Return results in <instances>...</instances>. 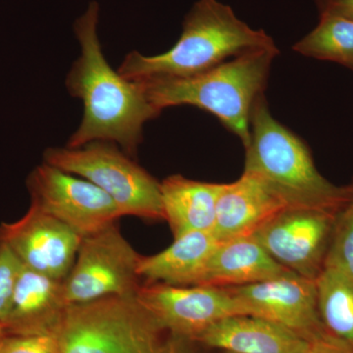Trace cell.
<instances>
[{
	"instance_id": "obj_1",
	"label": "cell",
	"mask_w": 353,
	"mask_h": 353,
	"mask_svg": "<svg viewBox=\"0 0 353 353\" xmlns=\"http://www.w3.org/2000/svg\"><path fill=\"white\" fill-rule=\"evenodd\" d=\"M97 22L99 6L92 2L75 24L82 54L70 70L66 87L70 94L82 99L83 117L67 148L109 141L132 157L143 141V125L161 111L148 99L141 83L128 81L111 68L102 52Z\"/></svg>"
},
{
	"instance_id": "obj_2",
	"label": "cell",
	"mask_w": 353,
	"mask_h": 353,
	"mask_svg": "<svg viewBox=\"0 0 353 353\" xmlns=\"http://www.w3.org/2000/svg\"><path fill=\"white\" fill-rule=\"evenodd\" d=\"M272 48H276L273 39L239 19L231 7L218 0H199L170 50L155 57L132 51L118 73L131 82L189 78L248 51Z\"/></svg>"
},
{
	"instance_id": "obj_3",
	"label": "cell",
	"mask_w": 353,
	"mask_h": 353,
	"mask_svg": "<svg viewBox=\"0 0 353 353\" xmlns=\"http://www.w3.org/2000/svg\"><path fill=\"white\" fill-rule=\"evenodd\" d=\"M277 46L250 50L199 75L137 82L159 111L192 105L213 114L241 139L250 143L253 105L263 95Z\"/></svg>"
},
{
	"instance_id": "obj_4",
	"label": "cell",
	"mask_w": 353,
	"mask_h": 353,
	"mask_svg": "<svg viewBox=\"0 0 353 353\" xmlns=\"http://www.w3.org/2000/svg\"><path fill=\"white\" fill-rule=\"evenodd\" d=\"M243 171L261 179L288 208L339 212L350 194V185L336 187L320 174L303 139L272 116L264 94L253 105Z\"/></svg>"
},
{
	"instance_id": "obj_5",
	"label": "cell",
	"mask_w": 353,
	"mask_h": 353,
	"mask_svg": "<svg viewBox=\"0 0 353 353\" xmlns=\"http://www.w3.org/2000/svg\"><path fill=\"white\" fill-rule=\"evenodd\" d=\"M57 336L62 353H196L194 341L165 328L136 296L69 305Z\"/></svg>"
},
{
	"instance_id": "obj_6",
	"label": "cell",
	"mask_w": 353,
	"mask_h": 353,
	"mask_svg": "<svg viewBox=\"0 0 353 353\" xmlns=\"http://www.w3.org/2000/svg\"><path fill=\"white\" fill-rule=\"evenodd\" d=\"M43 160L94 183L113 199L123 216L165 220L161 183L113 143L97 141L78 148H48Z\"/></svg>"
},
{
	"instance_id": "obj_7",
	"label": "cell",
	"mask_w": 353,
	"mask_h": 353,
	"mask_svg": "<svg viewBox=\"0 0 353 353\" xmlns=\"http://www.w3.org/2000/svg\"><path fill=\"white\" fill-rule=\"evenodd\" d=\"M139 255L122 236L117 223L81 241L75 263L64 280L69 305L108 296H136L141 287Z\"/></svg>"
},
{
	"instance_id": "obj_8",
	"label": "cell",
	"mask_w": 353,
	"mask_h": 353,
	"mask_svg": "<svg viewBox=\"0 0 353 353\" xmlns=\"http://www.w3.org/2000/svg\"><path fill=\"white\" fill-rule=\"evenodd\" d=\"M32 205L85 238L122 217L113 199L99 187L52 165H39L27 181Z\"/></svg>"
},
{
	"instance_id": "obj_9",
	"label": "cell",
	"mask_w": 353,
	"mask_h": 353,
	"mask_svg": "<svg viewBox=\"0 0 353 353\" xmlns=\"http://www.w3.org/2000/svg\"><path fill=\"white\" fill-rule=\"evenodd\" d=\"M338 212L285 208L252 234L287 270L316 280L324 268Z\"/></svg>"
},
{
	"instance_id": "obj_10",
	"label": "cell",
	"mask_w": 353,
	"mask_h": 353,
	"mask_svg": "<svg viewBox=\"0 0 353 353\" xmlns=\"http://www.w3.org/2000/svg\"><path fill=\"white\" fill-rule=\"evenodd\" d=\"M136 297L165 328L194 343L216 322L246 315L230 288L153 283L141 285Z\"/></svg>"
},
{
	"instance_id": "obj_11",
	"label": "cell",
	"mask_w": 353,
	"mask_h": 353,
	"mask_svg": "<svg viewBox=\"0 0 353 353\" xmlns=\"http://www.w3.org/2000/svg\"><path fill=\"white\" fill-rule=\"evenodd\" d=\"M230 289L246 315L282 325L310 343L326 334L318 310L316 280L290 271L257 284Z\"/></svg>"
},
{
	"instance_id": "obj_12",
	"label": "cell",
	"mask_w": 353,
	"mask_h": 353,
	"mask_svg": "<svg viewBox=\"0 0 353 353\" xmlns=\"http://www.w3.org/2000/svg\"><path fill=\"white\" fill-rule=\"evenodd\" d=\"M0 234L25 267L60 281L75 263L83 239L32 204L20 220L1 224Z\"/></svg>"
},
{
	"instance_id": "obj_13",
	"label": "cell",
	"mask_w": 353,
	"mask_h": 353,
	"mask_svg": "<svg viewBox=\"0 0 353 353\" xmlns=\"http://www.w3.org/2000/svg\"><path fill=\"white\" fill-rule=\"evenodd\" d=\"M68 306L64 281L24 266L1 324L7 334H57Z\"/></svg>"
},
{
	"instance_id": "obj_14",
	"label": "cell",
	"mask_w": 353,
	"mask_h": 353,
	"mask_svg": "<svg viewBox=\"0 0 353 353\" xmlns=\"http://www.w3.org/2000/svg\"><path fill=\"white\" fill-rule=\"evenodd\" d=\"M285 208V202L261 179L243 171L240 179L223 185L212 234L220 243L252 236Z\"/></svg>"
},
{
	"instance_id": "obj_15",
	"label": "cell",
	"mask_w": 353,
	"mask_h": 353,
	"mask_svg": "<svg viewBox=\"0 0 353 353\" xmlns=\"http://www.w3.org/2000/svg\"><path fill=\"white\" fill-rule=\"evenodd\" d=\"M196 343L231 353H308L311 343L263 318L232 316L211 325Z\"/></svg>"
},
{
	"instance_id": "obj_16",
	"label": "cell",
	"mask_w": 353,
	"mask_h": 353,
	"mask_svg": "<svg viewBox=\"0 0 353 353\" xmlns=\"http://www.w3.org/2000/svg\"><path fill=\"white\" fill-rule=\"evenodd\" d=\"M287 272L290 271L272 259L252 236H243L219 241L199 285L243 287L277 278Z\"/></svg>"
},
{
	"instance_id": "obj_17",
	"label": "cell",
	"mask_w": 353,
	"mask_h": 353,
	"mask_svg": "<svg viewBox=\"0 0 353 353\" xmlns=\"http://www.w3.org/2000/svg\"><path fill=\"white\" fill-rule=\"evenodd\" d=\"M219 241L212 232H192L174 239L163 252L141 256L139 277L145 284L190 287L199 285L208 259Z\"/></svg>"
},
{
	"instance_id": "obj_18",
	"label": "cell",
	"mask_w": 353,
	"mask_h": 353,
	"mask_svg": "<svg viewBox=\"0 0 353 353\" xmlns=\"http://www.w3.org/2000/svg\"><path fill=\"white\" fill-rule=\"evenodd\" d=\"M224 183L199 182L181 175L161 182L165 221L174 239L192 232H212Z\"/></svg>"
},
{
	"instance_id": "obj_19",
	"label": "cell",
	"mask_w": 353,
	"mask_h": 353,
	"mask_svg": "<svg viewBox=\"0 0 353 353\" xmlns=\"http://www.w3.org/2000/svg\"><path fill=\"white\" fill-rule=\"evenodd\" d=\"M316 287L325 332L353 347V276L324 267L316 278Z\"/></svg>"
},
{
	"instance_id": "obj_20",
	"label": "cell",
	"mask_w": 353,
	"mask_h": 353,
	"mask_svg": "<svg viewBox=\"0 0 353 353\" xmlns=\"http://www.w3.org/2000/svg\"><path fill=\"white\" fill-rule=\"evenodd\" d=\"M294 50L304 57L326 60L353 71V20L333 14H320L315 29Z\"/></svg>"
},
{
	"instance_id": "obj_21",
	"label": "cell",
	"mask_w": 353,
	"mask_h": 353,
	"mask_svg": "<svg viewBox=\"0 0 353 353\" xmlns=\"http://www.w3.org/2000/svg\"><path fill=\"white\" fill-rule=\"evenodd\" d=\"M324 267L353 276V183L347 201L336 214Z\"/></svg>"
},
{
	"instance_id": "obj_22",
	"label": "cell",
	"mask_w": 353,
	"mask_h": 353,
	"mask_svg": "<svg viewBox=\"0 0 353 353\" xmlns=\"http://www.w3.org/2000/svg\"><path fill=\"white\" fill-rule=\"evenodd\" d=\"M23 267L19 257L0 234V323L8 313Z\"/></svg>"
},
{
	"instance_id": "obj_23",
	"label": "cell",
	"mask_w": 353,
	"mask_h": 353,
	"mask_svg": "<svg viewBox=\"0 0 353 353\" xmlns=\"http://www.w3.org/2000/svg\"><path fill=\"white\" fill-rule=\"evenodd\" d=\"M0 353H62L57 334H6Z\"/></svg>"
},
{
	"instance_id": "obj_24",
	"label": "cell",
	"mask_w": 353,
	"mask_h": 353,
	"mask_svg": "<svg viewBox=\"0 0 353 353\" xmlns=\"http://www.w3.org/2000/svg\"><path fill=\"white\" fill-rule=\"evenodd\" d=\"M308 353H353V347L326 333L311 341Z\"/></svg>"
},
{
	"instance_id": "obj_25",
	"label": "cell",
	"mask_w": 353,
	"mask_h": 353,
	"mask_svg": "<svg viewBox=\"0 0 353 353\" xmlns=\"http://www.w3.org/2000/svg\"><path fill=\"white\" fill-rule=\"evenodd\" d=\"M320 14H333L353 20V0H316Z\"/></svg>"
},
{
	"instance_id": "obj_26",
	"label": "cell",
	"mask_w": 353,
	"mask_h": 353,
	"mask_svg": "<svg viewBox=\"0 0 353 353\" xmlns=\"http://www.w3.org/2000/svg\"><path fill=\"white\" fill-rule=\"evenodd\" d=\"M6 329H4L3 325L0 323V341H2V339L4 338V336H6Z\"/></svg>"
},
{
	"instance_id": "obj_27",
	"label": "cell",
	"mask_w": 353,
	"mask_h": 353,
	"mask_svg": "<svg viewBox=\"0 0 353 353\" xmlns=\"http://www.w3.org/2000/svg\"><path fill=\"white\" fill-rule=\"evenodd\" d=\"M226 353H231V352H226Z\"/></svg>"
}]
</instances>
